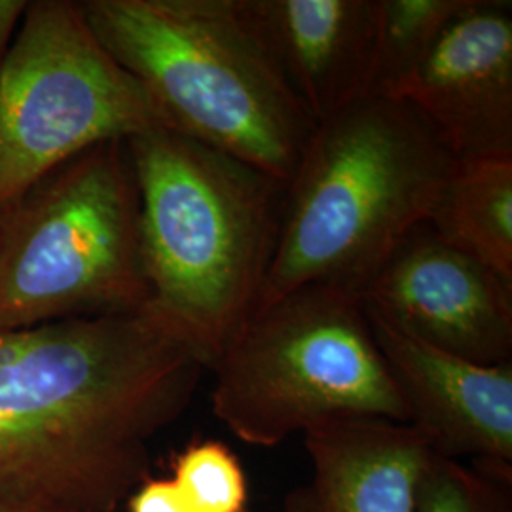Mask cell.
<instances>
[{"instance_id": "obj_9", "label": "cell", "mask_w": 512, "mask_h": 512, "mask_svg": "<svg viewBox=\"0 0 512 512\" xmlns=\"http://www.w3.org/2000/svg\"><path fill=\"white\" fill-rule=\"evenodd\" d=\"M391 97L416 110L456 160L512 154L511 2L476 0Z\"/></svg>"}, {"instance_id": "obj_18", "label": "cell", "mask_w": 512, "mask_h": 512, "mask_svg": "<svg viewBox=\"0 0 512 512\" xmlns=\"http://www.w3.org/2000/svg\"><path fill=\"white\" fill-rule=\"evenodd\" d=\"M29 0H0V73L12 50V37L21 25Z\"/></svg>"}, {"instance_id": "obj_15", "label": "cell", "mask_w": 512, "mask_h": 512, "mask_svg": "<svg viewBox=\"0 0 512 512\" xmlns=\"http://www.w3.org/2000/svg\"><path fill=\"white\" fill-rule=\"evenodd\" d=\"M414 512H512V467L431 454L418 480Z\"/></svg>"}, {"instance_id": "obj_5", "label": "cell", "mask_w": 512, "mask_h": 512, "mask_svg": "<svg viewBox=\"0 0 512 512\" xmlns=\"http://www.w3.org/2000/svg\"><path fill=\"white\" fill-rule=\"evenodd\" d=\"M211 372L213 414L251 446L344 418L408 423L363 296L342 285L311 283L260 304Z\"/></svg>"}, {"instance_id": "obj_17", "label": "cell", "mask_w": 512, "mask_h": 512, "mask_svg": "<svg viewBox=\"0 0 512 512\" xmlns=\"http://www.w3.org/2000/svg\"><path fill=\"white\" fill-rule=\"evenodd\" d=\"M128 512H190L171 478H147L128 497Z\"/></svg>"}, {"instance_id": "obj_12", "label": "cell", "mask_w": 512, "mask_h": 512, "mask_svg": "<svg viewBox=\"0 0 512 512\" xmlns=\"http://www.w3.org/2000/svg\"><path fill=\"white\" fill-rule=\"evenodd\" d=\"M302 435L313 473L287 494L283 512H414L433 452L410 423L344 418Z\"/></svg>"}, {"instance_id": "obj_11", "label": "cell", "mask_w": 512, "mask_h": 512, "mask_svg": "<svg viewBox=\"0 0 512 512\" xmlns=\"http://www.w3.org/2000/svg\"><path fill=\"white\" fill-rule=\"evenodd\" d=\"M245 6L315 124L370 95L376 0H245Z\"/></svg>"}, {"instance_id": "obj_13", "label": "cell", "mask_w": 512, "mask_h": 512, "mask_svg": "<svg viewBox=\"0 0 512 512\" xmlns=\"http://www.w3.org/2000/svg\"><path fill=\"white\" fill-rule=\"evenodd\" d=\"M427 226L512 283V154L456 160Z\"/></svg>"}, {"instance_id": "obj_4", "label": "cell", "mask_w": 512, "mask_h": 512, "mask_svg": "<svg viewBox=\"0 0 512 512\" xmlns=\"http://www.w3.org/2000/svg\"><path fill=\"white\" fill-rule=\"evenodd\" d=\"M93 35L165 128L289 183L315 122L245 0H82Z\"/></svg>"}, {"instance_id": "obj_10", "label": "cell", "mask_w": 512, "mask_h": 512, "mask_svg": "<svg viewBox=\"0 0 512 512\" xmlns=\"http://www.w3.org/2000/svg\"><path fill=\"white\" fill-rule=\"evenodd\" d=\"M366 315L403 395L408 423L431 452L512 467V363L480 365L406 334L372 311Z\"/></svg>"}, {"instance_id": "obj_16", "label": "cell", "mask_w": 512, "mask_h": 512, "mask_svg": "<svg viewBox=\"0 0 512 512\" xmlns=\"http://www.w3.org/2000/svg\"><path fill=\"white\" fill-rule=\"evenodd\" d=\"M173 484L190 512L249 511V482L234 450L222 440L188 444L175 461Z\"/></svg>"}, {"instance_id": "obj_19", "label": "cell", "mask_w": 512, "mask_h": 512, "mask_svg": "<svg viewBox=\"0 0 512 512\" xmlns=\"http://www.w3.org/2000/svg\"><path fill=\"white\" fill-rule=\"evenodd\" d=\"M0 512H35V511H21V509H8V507H0Z\"/></svg>"}, {"instance_id": "obj_1", "label": "cell", "mask_w": 512, "mask_h": 512, "mask_svg": "<svg viewBox=\"0 0 512 512\" xmlns=\"http://www.w3.org/2000/svg\"><path fill=\"white\" fill-rule=\"evenodd\" d=\"M203 372L150 304L0 330V507L118 511Z\"/></svg>"}, {"instance_id": "obj_2", "label": "cell", "mask_w": 512, "mask_h": 512, "mask_svg": "<svg viewBox=\"0 0 512 512\" xmlns=\"http://www.w3.org/2000/svg\"><path fill=\"white\" fill-rule=\"evenodd\" d=\"M126 145L139 190L150 306L213 370L260 302L285 183L167 128Z\"/></svg>"}, {"instance_id": "obj_14", "label": "cell", "mask_w": 512, "mask_h": 512, "mask_svg": "<svg viewBox=\"0 0 512 512\" xmlns=\"http://www.w3.org/2000/svg\"><path fill=\"white\" fill-rule=\"evenodd\" d=\"M476 0H376L370 93L391 95Z\"/></svg>"}, {"instance_id": "obj_8", "label": "cell", "mask_w": 512, "mask_h": 512, "mask_svg": "<svg viewBox=\"0 0 512 512\" xmlns=\"http://www.w3.org/2000/svg\"><path fill=\"white\" fill-rule=\"evenodd\" d=\"M366 310L480 365L512 363V283L425 224L361 291Z\"/></svg>"}, {"instance_id": "obj_3", "label": "cell", "mask_w": 512, "mask_h": 512, "mask_svg": "<svg viewBox=\"0 0 512 512\" xmlns=\"http://www.w3.org/2000/svg\"><path fill=\"white\" fill-rule=\"evenodd\" d=\"M454 164L439 133L391 95L370 93L315 124L285 184L277 249L258 306L311 283L361 293L427 222Z\"/></svg>"}, {"instance_id": "obj_6", "label": "cell", "mask_w": 512, "mask_h": 512, "mask_svg": "<svg viewBox=\"0 0 512 512\" xmlns=\"http://www.w3.org/2000/svg\"><path fill=\"white\" fill-rule=\"evenodd\" d=\"M148 304L126 141L88 148L0 207V330Z\"/></svg>"}, {"instance_id": "obj_7", "label": "cell", "mask_w": 512, "mask_h": 512, "mask_svg": "<svg viewBox=\"0 0 512 512\" xmlns=\"http://www.w3.org/2000/svg\"><path fill=\"white\" fill-rule=\"evenodd\" d=\"M165 128L73 0H33L0 73V207L107 141Z\"/></svg>"}]
</instances>
